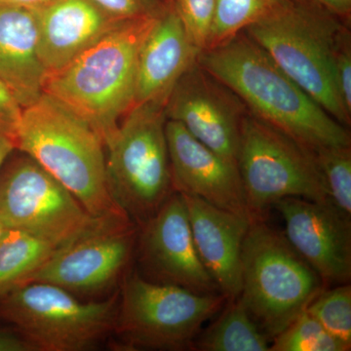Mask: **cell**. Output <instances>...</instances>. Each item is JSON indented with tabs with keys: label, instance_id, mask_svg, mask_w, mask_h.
<instances>
[{
	"label": "cell",
	"instance_id": "obj_34",
	"mask_svg": "<svg viewBox=\"0 0 351 351\" xmlns=\"http://www.w3.org/2000/svg\"><path fill=\"white\" fill-rule=\"evenodd\" d=\"M6 230H4L2 226H0V239H2V237H3L4 233H5Z\"/></svg>",
	"mask_w": 351,
	"mask_h": 351
},
{
	"label": "cell",
	"instance_id": "obj_6",
	"mask_svg": "<svg viewBox=\"0 0 351 351\" xmlns=\"http://www.w3.org/2000/svg\"><path fill=\"white\" fill-rule=\"evenodd\" d=\"M228 298L147 280L138 270L122 279L112 336L119 350H193L203 325Z\"/></svg>",
	"mask_w": 351,
	"mask_h": 351
},
{
	"label": "cell",
	"instance_id": "obj_10",
	"mask_svg": "<svg viewBox=\"0 0 351 351\" xmlns=\"http://www.w3.org/2000/svg\"><path fill=\"white\" fill-rule=\"evenodd\" d=\"M13 152L0 169V226L59 247L92 223L66 186L31 156Z\"/></svg>",
	"mask_w": 351,
	"mask_h": 351
},
{
	"label": "cell",
	"instance_id": "obj_17",
	"mask_svg": "<svg viewBox=\"0 0 351 351\" xmlns=\"http://www.w3.org/2000/svg\"><path fill=\"white\" fill-rule=\"evenodd\" d=\"M200 53L169 2L154 19L141 46L136 73L135 105H165L180 78L197 63Z\"/></svg>",
	"mask_w": 351,
	"mask_h": 351
},
{
	"label": "cell",
	"instance_id": "obj_30",
	"mask_svg": "<svg viewBox=\"0 0 351 351\" xmlns=\"http://www.w3.org/2000/svg\"><path fill=\"white\" fill-rule=\"evenodd\" d=\"M0 351H34L19 332L12 327L0 328Z\"/></svg>",
	"mask_w": 351,
	"mask_h": 351
},
{
	"label": "cell",
	"instance_id": "obj_18",
	"mask_svg": "<svg viewBox=\"0 0 351 351\" xmlns=\"http://www.w3.org/2000/svg\"><path fill=\"white\" fill-rule=\"evenodd\" d=\"M36 11L38 53L48 75L63 69L123 22L94 0H53Z\"/></svg>",
	"mask_w": 351,
	"mask_h": 351
},
{
	"label": "cell",
	"instance_id": "obj_31",
	"mask_svg": "<svg viewBox=\"0 0 351 351\" xmlns=\"http://www.w3.org/2000/svg\"><path fill=\"white\" fill-rule=\"evenodd\" d=\"M323 8L343 19H350L351 0H313Z\"/></svg>",
	"mask_w": 351,
	"mask_h": 351
},
{
	"label": "cell",
	"instance_id": "obj_5",
	"mask_svg": "<svg viewBox=\"0 0 351 351\" xmlns=\"http://www.w3.org/2000/svg\"><path fill=\"white\" fill-rule=\"evenodd\" d=\"M166 121L163 104H136L104 141L110 193L138 226L175 193Z\"/></svg>",
	"mask_w": 351,
	"mask_h": 351
},
{
	"label": "cell",
	"instance_id": "obj_21",
	"mask_svg": "<svg viewBox=\"0 0 351 351\" xmlns=\"http://www.w3.org/2000/svg\"><path fill=\"white\" fill-rule=\"evenodd\" d=\"M56 248L29 233L6 230L0 239V299L29 283Z\"/></svg>",
	"mask_w": 351,
	"mask_h": 351
},
{
	"label": "cell",
	"instance_id": "obj_20",
	"mask_svg": "<svg viewBox=\"0 0 351 351\" xmlns=\"http://www.w3.org/2000/svg\"><path fill=\"white\" fill-rule=\"evenodd\" d=\"M219 315L193 343L197 351H269L270 339L252 317L241 298L228 299Z\"/></svg>",
	"mask_w": 351,
	"mask_h": 351
},
{
	"label": "cell",
	"instance_id": "obj_1",
	"mask_svg": "<svg viewBox=\"0 0 351 351\" xmlns=\"http://www.w3.org/2000/svg\"><path fill=\"white\" fill-rule=\"evenodd\" d=\"M198 64L232 90L252 114L309 151L351 147L339 123L245 32L200 53Z\"/></svg>",
	"mask_w": 351,
	"mask_h": 351
},
{
	"label": "cell",
	"instance_id": "obj_25",
	"mask_svg": "<svg viewBox=\"0 0 351 351\" xmlns=\"http://www.w3.org/2000/svg\"><path fill=\"white\" fill-rule=\"evenodd\" d=\"M311 314L330 334L351 346V286L323 289L307 306Z\"/></svg>",
	"mask_w": 351,
	"mask_h": 351
},
{
	"label": "cell",
	"instance_id": "obj_33",
	"mask_svg": "<svg viewBox=\"0 0 351 351\" xmlns=\"http://www.w3.org/2000/svg\"><path fill=\"white\" fill-rule=\"evenodd\" d=\"M51 1H53V0H0V4H11V5L38 9L50 3Z\"/></svg>",
	"mask_w": 351,
	"mask_h": 351
},
{
	"label": "cell",
	"instance_id": "obj_3",
	"mask_svg": "<svg viewBox=\"0 0 351 351\" xmlns=\"http://www.w3.org/2000/svg\"><path fill=\"white\" fill-rule=\"evenodd\" d=\"M156 18L123 21L46 77L43 93L86 121L103 143L135 105L138 55Z\"/></svg>",
	"mask_w": 351,
	"mask_h": 351
},
{
	"label": "cell",
	"instance_id": "obj_35",
	"mask_svg": "<svg viewBox=\"0 0 351 351\" xmlns=\"http://www.w3.org/2000/svg\"><path fill=\"white\" fill-rule=\"evenodd\" d=\"M166 1H168V2H169V0H166Z\"/></svg>",
	"mask_w": 351,
	"mask_h": 351
},
{
	"label": "cell",
	"instance_id": "obj_29",
	"mask_svg": "<svg viewBox=\"0 0 351 351\" xmlns=\"http://www.w3.org/2000/svg\"><path fill=\"white\" fill-rule=\"evenodd\" d=\"M23 108L12 90L0 80V134L13 140Z\"/></svg>",
	"mask_w": 351,
	"mask_h": 351
},
{
	"label": "cell",
	"instance_id": "obj_24",
	"mask_svg": "<svg viewBox=\"0 0 351 351\" xmlns=\"http://www.w3.org/2000/svg\"><path fill=\"white\" fill-rule=\"evenodd\" d=\"M326 189L328 202L351 219V147L314 152Z\"/></svg>",
	"mask_w": 351,
	"mask_h": 351
},
{
	"label": "cell",
	"instance_id": "obj_13",
	"mask_svg": "<svg viewBox=\"0 0 351 351\" xmlns=\"http://www.w3.org/2000/svg\"><path fill=\"white\" fill-rule=\"evenodd\" d=\"M248 112L241 99L198 61L180 78L165 104L167 119L181 124L196 140L235 164Z\"/></svg>",
	"mask_w": 351,
	"mask_h": 351
},
{
	"label": "cell",
	"instance_id": "obj_11",
	"mask_svg": "<svg viewBox=\"0 0 351 351\" xmlns=\"http://www.w3.org/2000/svg\"><path fill=\"white\" fill-rule=\"evenodd\" d=\"M138 232L129 216L94 218L80 234L53 251L29 283L53 284L75 295L110 290L126 274Z\"/></svg>",
	"mask_w": 351,
	"mask_h": 351
},
{
	"label": "cell",
	"instance_id": "obj_9",
	"mask_svg": "<svg viewBox=\"0 0 351 351\" xmlns=\"http://www.w3.org/2000/svg\"><path fill=\"white\" fill-rule=\"evenodd\" d=\"M237 167L251 223L265 221L282 198L329 203L314 152L250 112L242 122Z\"/></svg>",
	"mask_w": 351,
	"mask_h": 351
},
{
	"label": "cell",
	"instance_id": "obj_26",
	"mask_svg": "<svg viewBox=\"0 0 351 351\" xmlns=\"http://www.w3.org/2000/svg\"><path fill=\"white\" fill-rule=\"evenodd\" d=\"M184 29L196 47L207 48L213 25L217 0H169Z\"/></svg>",
	"mask_w": 351,
	"mask_h": 351
},
{
	"label": "cell",
	"instance_id": "obj_14",
	"mask_svg": "<svg viewBox=\"0 0 351 351\" xmlns=\"http://www.w3.org/2000/svg\"><path fill=\"white\" fill-rule=\"evenodd\" d=\"M274 207L285 223L284 237L315 270L324 287L350 283L351 219L329 203L301 197L282 198Z\"/></svg>",
	"mask_w": 351,
	"mask_h": 351
},
{
	"label": "cell",
	"instance_id": "obj_32",
	"mask_svg": "<svg viewBox=\"0 0 351 351\" xmlns=\"http://www.w3.org/2000/svg\"><path fill=\"white\" fill-rule=\"evenodd\" d=\"M15 149L12 138L0 134V169Z\"/></svg>",
	"mask_w": 351,
	"mask_h": 351
},
{
	"label": "cell",
	"instance_id": "obj_28",
	"mask_svg": "<svg viewBox=\"0 0 351 351\" xmlns=\"http://www.w3.org/2000/svg\"><path fill=\"white\" fill-rule=\"evenodd\" d=\"M334 83L339 101L351 117V47L350 34L341 39L334 59Z\"/></svg>",
	"mask_w": 351,
	"mask_h": 351
},
{
	"label": "cell",
	"instance_id": "obj_22",
	"mask_svg": "<svg viewBox=\"0 0 351 351\" xmlns=\"http://www.w3.org/2000/svg\"><path fill=\"white\" fill-rule=\"evenodd\" d=\"M351 346L337 339L306 311L270 343L269 351H348Z\"/></svg>",
	"mask_w": 351,
	"mask_h": 351
},
{
	"label": "cell",
	"instance_id": "obj_12",
	"mask_svg": "<svg viewBox=\"0 0 351 351\" xmlns=\"http://www.w3.org/2000/svg\"><path fill=\"white\" fill-rule=\"evenodd\" d=\"M136 252L142 270L138 272L147 280L197 294L221 293L196 251L181 193H173L156 214L138 226Z\"/></svg>",
	"mask_w": 351,
	"mask_h": 351
},
{
	"label": "cell",
	"instance_id": "obj_4",
	"mask_svg": "<svg viewBox=\"0 0 351 351\" xmlns=\"http://www.w3.org/2000/svg\"><path fill=\"white\" fill-rule=\"evenodd\" d=\"M244 32L329 114L350 126L334 83L335 54L350 32L341 18L313 0H276Z\"/></svg>",
	"mask_w": 351,
	"mask_h": 351
},
{
	"label": "cell",
	"instance_id": "obj_7",
	"mask_svg": "<svg viewBox=\"0 0 351 351\" xmlns=\"http://www.w3.org/2000/svg\"><path fill=\"white\" fill-rule=\"evenodd\" d=\"M241 282L240 298L270 343L325 288L283 233L265 221L249 226L242 248Z\"/></svg>",
	"mask_w": 351,
	"mask_h": 351
},
{
	"label": "cell",
	"instance_id": "obj_23",
	"mask_svg": "<svg viewBox=\"0 0 351 351\" xmlns=\"http://www.w3.org/2000/svg\"><path fill=\"white\" fill-rule=\"evenodd\" d=\"M276 0H217L207 48L216 47L262 18Z\"/></svg>",
	"mask_w": 351,
	"mask_h": 351
},
{
	"label": "cell",
	"instance_id": "obj_8",
	"mask_svg": "<svg viewBox=\"0 0 351 351\" xmlns=\"http://www.w3.org/2000/svg\"><path fill=\"white\" fill-rule=\"evenodd\" d=\"M119 295L87 302L53 284L27 283L0 299V321L34 351L91 350L112 336Z\"/></svg>",
	"mask_w": 351,
	"mask_h": 351
},
{
	"label": "cell",
	"instance_id": "obj_15",
	"mask_svg": "<svg viewBox=\"0 0 351 351\" xmlns=\"http://www.w3.org/2000/svg\"><path fill=\"white\" fill-rule=\"evenodd\" d=\"M165 131L175 193L195 196L250 221L237 164L203 145L174 120L167 119Z\"/></svg>",
	"mask_w": 351,
	"mask_h": 351
},
{
	"label": "cell",
	"instance_id": "obj_27",
	"mask_svg": "<svg viewBox=\"0 0 351 351\" xmlns=\"http://www.w3.org/2000/svg\"><path fill=\"white\" fill-rule=\"evenodd\" d=\"M115 20L128 21L160 15L169 2L166 0H94Z\"/></svg>",
	"mask_w": 351,
	"mask_h": 351
},
{
	"label": "cell",
	"instance_id": "obj_2",
	"mask_svg": "<svg viewBox=\"0 0 351 351\" xmlns=\"http://www.w3.org/2000/svg\"><path fill=\"white\" fill-rule=\"evenodd\" d=\"M16 151L34 158L93 218L128 216L108 188L103 141L86 121L50 95L23 108Z\"/></svg>",
	"mask_w": 351,
	"mask_h": 351
},
{
	"label": "cell",
	"instance_id": "obj_19",
	"mask_svg": "<svg viewBox=\"0 0 351 351\" xmlns=\"http://www.w3.org/2000/svg\"><path fill=\"white\" fill-rule=\"evenodd\" d=\"M47 75L38 53L36 9L0 4V80L24 108L43 94Z\"/></svg>",
	"mask_w": 351,
	"mask_h": 351
},
{
	"label": "cell",
	"instance_id": "obj_16",
	"mask_svg": "<svg viewBox=\"0 0 351 351\" xmlns=\"http://www.w3.org/2000/svg\"><path fill=\"white\" fill-rule=\"evenodd\" d=\"M201 263L228 299L241 294L242 248L251 221L206 201L182 195Z\"/></svg>",
	"mask_w": 351,
	"mask_h": 351
}]
</instances>
